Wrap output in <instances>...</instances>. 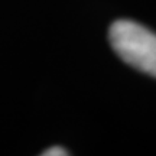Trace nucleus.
<instances>
[{
    "mask_svg": "<svg viewBox=\"0 0 156 156\" xmlns=\"http://www.w3.org/2000/svg\"><path fill=\"white\" fill-rule=\"evenodd\" d=\"M113 51L130 67L156 77V34L133 20H116L108 29Z\"/></svg>",
    "mask_w": 156,
    "mask_h": 156,
    "instance_id": "f257e3e1",
    "label": "nucleus"
},
{
    "mask_svg": "<svg viewBox=\"0 0 156 156\" xmlns=\"http://www.w3.org/2000/svg\"><path fill=\"white\" fill-rule=\"evenodd\" d=\"M44 156H65V155H69L68 151H65L64 147H59V146H55V147H51L48 151L42 152Z\"/></svg>",
    "mask_w": 156,
    "mask_h": 156,
    "instance_id": "f03ea898",
    "label": "nucleus"
}]
</instances>
